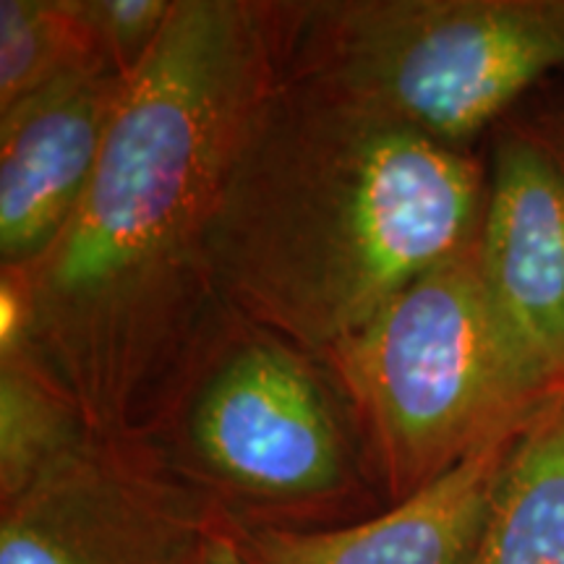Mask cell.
<instances>
[{
	"label": "cell",
	"instance_id": "4fadbf2b",
	"mask_svg": "<svg viewBox=\"0 0 564 564\" xmlns=\"http://www.w3.org/2000/svg\"><path fill=\"white\" fill-rule=\"evenodd\" d=\"M70 9L102 61L131 76L165 32L175 0H70Z\"/></svg>",
	"mask_w": 564,
	"mask_h": 564
},
{
	"label": "cell",
	"instance_id": "8fae6325",
	"mask_svg": "<svg viewBox=\"0 0 564 564\" xmlns=\"http://www.w3.org/2000/svg\"><path fill=\"white\" fill-rule=\"evenodd\" d=\"M87 434L76 408L30 361L0 358V505Z\"/></svg>",
	"mask_w": 564,
	"mask_h": 564
},
{
	"label": "cell",
	"instance_id": "7c38bea8",
	"mask_svg": "<svg viewBox=\"0 0 564 564\" xmlns=\"http://www.w3.org/2000/svg\"><path fill=\"white\" fill-rule=\"evenodd\" d=\"M87 68L110 66L76 19L70 0L0 3V110Z\"/></svg>",
	"mask_w": 564,
	"mask_h": 564
},
{
	"label": "cell",
	"instance_id": "52a82bcc",
	"mask_svg": "<svg viewBox=\"0 0 564 564\" xmlns=\"http://www.w3.org/2000/svg\"><path fill=\"white\" fill-rule=\"evenodd\" d=\"M486 291L554 394L564 392V100L514 108L491 129L478 236Z\"/></svg>",
	"mask_w": 564,
	"mask_h": 564
},
{
	"label": "cell",
	"instance_id": "5bb4252c",
	"mask_svg": "<svg viewBox=\"0 0 564 564\" xmlns=\"http://www.w3.org/2000/svg\"><path fill=\"white\" fill-rule=\"evenodd\" d=\"M183 564H246V560L236 544V539H232V533L228 531V525L223 520H217L196 541Z\"/></svg>",
	"mask_w": 564,
	"mask_h": 564
},
{
	"label": "cell",
	"instance_id": "30bf717a",
	"mask_svg": "<svg viewBox=\"0 0 564 564\" xmlns=\"http://www.w3.org/2000/svg\"><path fill=\"white\" fill-rule=\"evenodd\" d=\"M468 564H564V392L520 434Z\"/></svg>",
	"mask_w": 564,
	"mask_h": 564
},
{
	"label": "cell",
	"instance_id": "277c9868",
	"mask_svg": "<svg viewBox=\"0 0 564 564\" xmlns=\"http://www.w3.org/2000/svg\"><path fill=\"white\" fill-rule=\"evenodd\" d=\"M316 358L348 408L387 507L523 429L556 398L494 308L478 238Z\"/></svg>",
	"mask_w": 564,
	"mask_h": 564
},
{
	"label": "cell",
	"instance_id": "3957f363",
	"mask_svg": "<svg viewBox=\"0 0 564 564\" xmlns=\"http://www.w3.org/2000/svg\"><path fill=\"white\" fill-rule=\"evenodd\" d=\"M129 436L230 525L322 531L387 507L324 364L225 303Z\"/></svg>",
	"mask_w": 564,
	"mask_h": 564
},
{
	"label": "cell",
	"instance_id": "8992f818",
	"mask_svg": "<svg viewBox=\"0 0 564 564\" xmlns=\"http://www.w3.org/2000/svg\"><path fill=\"white\" fill-rule=\"evenodd\" d=\"M217 520L144 440L87 434L0 505V564H183Z\"/></svg>",
	"mask_w": 564,
	"mask_h": 564
},
{
	"label": "cell",
	"instance_id": "6da1fadb",
	"mask_svg": "<svg viewBox=\"0 0 564 564\" xmlns=\"http://www.w3.org/2000/svg\"><path fill=\"white\" fill-rule=\"evenodd\" d=\"M280 79L274 0H175L66 228L30 264L0 267L24 299L17 356L89 434L139 432L220 308L212 228Z\"/></svg>",
	"mask_w": 564,
	"mask_h": 564
},
{
	"label": "cell",
	"instance_id": "7a4b0ae2",
	"mask_svg": "<svg viewBox=\"0 0 564 564\" xmlns=\"http://www.w3.org/2000/svg\"><path fill=\"white\" fill-rule=\"evenodd\" d=\"M486 186L470 150L280 79L225 181L212 228L217 295L322 356L481 236Z\"/></svg>",
	"mask_w": 564,
	"mask_h": 564
},
{
	"label": "cell",
	"instance_id": "ba28073f",
	"mask_svg": "<svg viewBox=\"0 0 564 564\" xmlns=\"http://www.w3.org/2000/svg\"><path fill=\"white\" fill-rule=\"evenodd\" d=\"M126 84L110 68L76 70L0 110V267L30 264L66 228Z\"/></svg>",
	"mask_w": 564,
	"mask_h": 564
},
{
	"label": "cell",
	"instance_id": "5b68a950",
	"mask_svg": "<svg viewBox=\"0 0 564 564\" xmlns=\"http://www.w3.org/2000/svg\"><path fill=\"white\" fill-rule=\"evenodd\" d=\"M282 79L470 150L564 68V0H291Z\"/></svg>",
	"mask_w": 564,
	"mask_h": 564
},
{
	"label": "cell",
	"instance_id": "9c48e42d",
	"mask_svg": "<svg viewBox=\"0 0 564 564\" xmlns=\"http://www.w3.org/2000/svg\"><path fill=\"white\" fill-rule=\"evenodd\" d=\"M525 426L497 436L440 481L356 523L322 531L223 523L246 564H468L494 489Z\"/></svg>",
	"mask_w": 564,
	"mask_h": 564
}]
</instances>
